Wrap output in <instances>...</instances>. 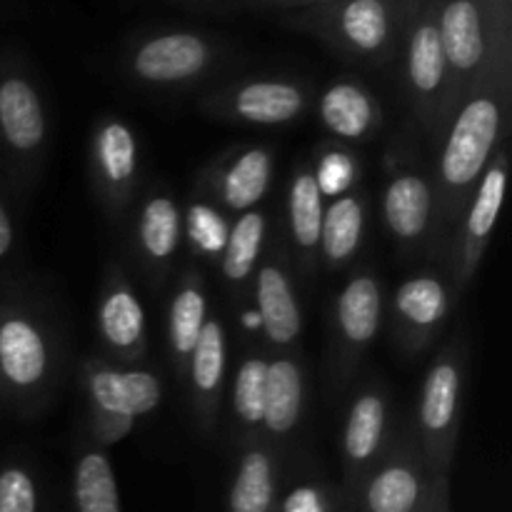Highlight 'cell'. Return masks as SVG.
<instances>
[{
	"mask_svg": "<svg viewBox=\"0 0 512 512\" xmlns=\"http://www.w3.org/2000/svg\"><path fill=\"white\" fill-rule=\"evenodd\" d=\"M385 323L383 278L370 263L353 265L328 315V353H325V385L333 398H343L358 380L368 350L378 340Z\"/></svg>",
	"mask_w": 512,
	"mask_h": 512,
	"instance_id": "4",
	"label": "cell"
},
{
	"mask_svg": "<svg viewBox=\"0 0 512 512\" xmlns=\"http://www.w3.org/2000/svg\"><path fill=\"white\" fill-rule=\"evenodd\" d=\"M310 163H313L315 180H318V188L325 200L335 198V195L345 193L353 185L363 183V168H360L358 155L353 153L350 145L330 140L313 155Z\"/></svg>",
	"mask_w": 512,
	"mask_h": 512,
	"instance_id": "32",
	"label": "cell"
},
{
	"mask_svg": "<svg viewBox=\"0 0 512 512\" xmlns=\"http://www.w3.org/2000/svg\"><path fill=\"white\" fill-rule=\"evenodd\" d=\"M283 450L265 440L240 445L228 488V512H275L283 480Z\"/></svg>",
	"mask_w": 512,
	"mask_h": 512,
	"instance_id": "30",
	"label": "cell"
},
{
	"mask_svg": "<svg viewBox=\"0 0 512 512\" xmlns=\"http://www.w3.org/2000/svg\"><path fill=\"white\" fill-rule=\"evenodd\" d=\"M458 308L443 268H425L408 275L388 303L390 333L408 358H420L443 338L453 310Z\"/></svg>",
	"mask_w": 512,
	"mask_h": 512,
	"instance_id": "19",
	"label": "cell"
},
{
	"mask_svg": "<svg viewBox=\"0 0 512 512\" xmlns=\"http://www.w3.org/2000/svg\"><path fill=\"white\" fill-rule=\"evenodd\" d=\"M325 198L315 180L313 163L300 160L285 188V218H283V240L290 255L295 275L300 283L313 280L318 275V248L320 228H323Z\"/></svg>",
	"mask_w": 512,
	"mask_h": 512,
	"instance_id": "25",
	"label": "cell"
},
{
	"mask_svg": "<svg viewBox=\"0 0 512 512\" xmlns=\"http://www.w3.org/2000/svg\"><path fill=\"white\" fill-rule=\"evenodd\" d=\"M95 335L103 350L100 358L110 363H148L150 328L148 310L133 278L120 263H108L95 298Z\"/></svg>",
	"mask_w": 512,
	"mask_h": 512,
	"instance_id": "21",
	"label": "cell"
},
{
	"mask_svg": "<svg viewBox=\"0 0 512 512\" xmlns=\"http://www.w3.org/2000/svg\"><path fill=\"white\" fill-rule=\"evenodd\" d=\"M310 405V368L303 350H268L263 440L288 453L300 438Z\"/></svg>",
	"mask_w": 512,
	"mask_h": 512,
	"instance_id": "23",
	"label": "cell"
},
{
	"mask_svg": "<svg viewBox=\"0 0 512 512\" xmlns=\"http://www.w3.org/2000/svg\"><path fill=\"white\" fill-rule=\"evenodd\" d=\"M70 488L75 512H123L113 460L108 450L88 438L80 440L75 450Z\"/></svg>",
	"mask_w": 512,
	"mask_h": 512,
	"instance_id": "31",
	"label": "cell"
},
{
	"mask_svg": "<svg viewBox=\"0 0 512 512\" xmlns=\"http://www.w3.org/2000/svg\"><path fill=\"white\" fill-rule=\"evenodd\" d=\"M278 150L268 143H245L225 148L195 175V193L228 218L265 205L275 183Z\"/></svg>",
	"mask_w": 512,
	"mask_h": 512,
	"instance_id": "18",
	"label": "cell"
},
{
	"mask_svg": "<svg viewBox=\"0 0 512 512\" xmlns=\"http://www.w3.org/2000/svg\"><path fill=\"white\" fill-rule=\"evenodd\" d=\"M213 300H210L208 278L205 270L195 260L178 265L170 285L168 300H165V360L173 373L175 383H183L185 368L193 355L195 343L213 313Z\"/></svg>",
	"mask_w": 512,
	"mask_h": 512,
	"instance_id": "24",
	"label": "cell"
},
{
	"mask_svg": "<svg viewBox=\"0 0 512 512\" xmlns=\"http://www.w3.org/2000/svg\"><path fill=\"white\" fill-rule=\"evenodd\" d=\"M85 168L98 208L110 225L123 228L145 185L140 138L123 115L105 113L93 120L85 143Z\"/></svg>",
	"mask_w": 512,
	"mask_h": 512,
	"instance_id": "9",
	"label": "cell"
},
{
	"mask_svg": "<svg viewBox=\"0 0 512 512\" xmlns=\"http://www.w3.org/2000/svg\"><path fill=\"white\" fill-rule=\"evenodd\" d=\"M313 110L330 140L350 148L375 140L385 125V110L378 95L353 78L333 80L328 88L315 93Z\"/></svg>",
	"mask_w": 512,
	"mask_h": 512,
	"instance_id": "26",
	"label": "cell"
},
{
	"mask_svg": "<svg viewBox=\"0 0 512 512\" xmlns=\"http://www.w3.org/2000/svg\"><path fill=\"white\" fill-rule=\"evenodd\" d=\"M313 3H318V5H335V3H340V0H313Z\"/></svg>",
	"mask_w": 512,
	"mask_h": 512,
	"instance_id": "37",
	"label": "cell"
},
{
	"mask_svg": "<svg viewBox=\"0 0 512 512\" xmlns=\"http://www.w3.org/2000/svg\"><path fill=\"white\" fill-rule=\"evenodd\" d=\"M433 478L415 438L413 423L410 418H400L393 443L360 480L353 498H358L363 512H420Z\"/></svg>",
	"mask_w": 512,
	"mask_h": 512,
	"instance_id": "20",
	"label": "cell"
},
{
	"mask_svg": "<svg viewBox=\"0 0 512 512\" xmlns=\"http://www.w3.org/2000/svg\"><path fill=\"white\" fill-rule=\"evenodd\" d=\"M0 512H40L38 478L20 460L0 465Z\"/></svg>",
	"mask_w": 512,
	"mask_h": 512,
	"instance_id": "33",
	"label": "cell"
},
{
	"mask_svg": "<svg viewBox=\"0 0 512 512\" xmlns=\"http://www.w3.org/2000/svg\"><path fill=\"white\" fill-rule=\"evenodd\" d=\"M230 368H233V338H230L228 320L213 310L180 383L188 393L190 418L203 438H215L223 423Z\"/></svg>",
	"mask_w": 512,
	"mask_h": 512,
	"instance_id": "22",
	"label": "cell"
},
{
	"mask_svg": "<svg viewBox=\"0 0 512 512\" xmlns=\"http://www.w3.org/2000/svg\"><path fill=\"white\" fill-rule=\"evenodd\" d=\"M512 68L473 85L455 105L433 150L435 228L430 260L443 265L460 213L495 150L510 138Z\"/></svg>",
	"mask_w": 512,
	"mask_h": 512,
	"instance_id": "1",
	"label": "cell"
},
{
	"mask_svg": "<svg viewBox=\"0 0 512 512\" xmlns=\"http://www.w3.org/2000/svg\"><path fill=\"white\" fill-rule=\"evenodd\" d=\"M50 135L53 123L38 80L18 65H0V165L23 195L43 178Z\"/></svg>",
	"mask_w": 512,
	"mask_h": 512,
	"instance_id": "6",
	"label": "cell"
},
{
	"mask_svg": "<svg viewBox=\"0 0 512 512\" xmlns=\"http://www.w3.org/2000/svg\"><path fill=\"white\" fill-rule=\"evenodd\" d=\"M313 83L290 75L235 78L205 90L200 110L210 120L245 128H283L303 120L313 110Z\"/></svg>",
	"mask_w": 512,
	"mask_h": 512,
	"instance_id": "11",
	"label": "cell"
},
{
	"mask_svg": "<svg viewBox=\"0 0 512 512\" xmlns=\"http://www.w3.org/2000/svg\"><path fill=\"white\" fill-rule=\"evenodd\" d=\"M133 265L150 290H163L185 245V208L165 183H145L123 228Z\"/></svg>",
	"mask_w": 512,
	"mask_h": 512,
	"instance_id": "10",
	"label": "cell"
},
{
	"mask_svg": "<svg viewBox=\"0 0 512 512\" xmlns=\"http://www.w3.org/2000/svg\"><path fill=\"white\" fill-rule=\"evenodd\" d=\"M398 423L393 390L385 380L365 378L355 385L353 395L345 403L338 443L348 493H353L368 470L383 458L398 433Z\"/></svg>",
	"mask_w": 512,
	"mask_h": 512,
	"instance_id": "15",
	"label": "cell"
},
{
	"mask_svg": "<svg viewBox=\"0 0 512 512\" xmlns=\"http://www.w3.org/2000/svg\"><path fill=\"white\" fill-rule=\"evenodd\" d=\"M380 220L405 260L430 258L435 228V185L433 173L415 158L385 163Z\"/></svg>",
	"mask_w": 512,
	"mask_h": 512,
	"instance_id": "16",
	"label": "cell"
},
{
	"mask_svg": "<svg viewBox=\"0 0 512 512\" xmlns=\"http://www.w3.org/2000/svg\"><path fill=\"white\" fill-rule=\"evenodd\" d=\"M263 3H273V5H290V3H298V0H263Z\"/></svg>",
	"mask_w": 512,
	"mask_h": 512,
	"instance_id": "36",
	"label": "cell"
},
{
	"mask_svg": "<svg viewBox=\"0 0 512 512\" xmlns=\"http://www.w3.org/2000/svg\"><path fill=\"white\" fill-rule=\"evenodd\" d=\"M0 400H3V383H0Z\"/></svg>",
	"mask_w": 512,
	"mask_h": 512,
	"instance_id": "38",
	"label": "cell"
},
{
	"mask_svg": "<svg viewBox=\"0 0 512 512\" xmlns=\"http://www.w3.org/2000/svg\"><path fill=\"white\" fill-rule=\"evenodd\" d=\"M250 303L263 330V345L270 353L303 350V300L300 280L280 235H273L250 283Z\"/></svg>",
	"mask_w": 512,
	"mask_h": 512,
	"instance_id": "17",
	"label": "cell"
},
{
	"mask_svg": "<svg viewBox=\"0 0 512 512\" xmlns=\"http://www.w3.org/2000/svg\"><path fill=\"white\" fill-rule=\"evenodd\" d=\"M398 0H340L305 18V28L345 60L380 68L393 60L405 28Z\"/></svg>",
	"mask_w": 512,
	"mask_h": 512,
	"instance_id": "12",
	"label": "cell"
},
{
	"mask_svg": "<svg viewBox=\"0 0 512 512\" xmlns=\"http://www.w3.org/2000/svg\"><path fill=\"white\" fill-rule=\"evenodd\" d=\"M403 35V95L415 128L435 145L455 110L453 75L435 25L433 3L408 15Z\"/></svg>",
	"mask_w": 512,
	"mask_h": 512,
	"instance_id": "8",
	"label": "cell"
},
{
	"mask_svg": "<svg viewBox=\"0 0 512 512\" xmlns=\"http://www.w3.org/2000/svg\"><path fill=\"white\" fill-rule=\"evenodd\" d=\"M435 25L453 75L455 105L473 85L510 65V40L485 0H435Z\"/></svg>",
	"mask_w": 512,
	"mask_h": 512,
	"instance_id": "7",
	"label": "cell"
},
{
	"mask_svg": "<svg viewBox=\"0 0 512 512\" xmlns=\"http://www.w3.org/2000/svg\"><path fill=\"white\" fill-rule=\"evenodd\" d=\"M510 180V148L508 140L495 150L493 160L485 168L483 178L475 185L473 195L465 203L463 213H460L455 233L450 238L448 255H445L443 265L453 288L455 303L465 298L468 288L473 285L475 275H478L480 265H483L485 253L490 248L495 228H498L500 210H503L505 193H508Z\"/></svg>",
	"mask_w": 512,
	"mask_h": 512,
	"instance_id": "14",
	"label": "cell"
},
{
	"mask_svg": "<svg viewBox=\"0 0 512 512\" xmlns=\"http://www.w3.org/2000/svg\"><path fill=\"white\" fill-rule=\"evenodd\" d=\"M265 380H268V350L260 343H245L233 358L223 415L228 438L235 450L240 445L263 440Z\"/></svg>",
	"mask_w": 512,
	"mask_h": 512,
	"instance_id": "27",
	"label": "cell"
},
{
	"mask_svg": "<svg viewBox=\"0 0 512 512\" xmlns=\"http://www.w3.org/2000/svg\"><path fill=\"white\" fill-rule=\"evenodd\" d=\"M468 360L470 348L463 333L445 340L425 368L415 413L410 415L425 465L433 475H448L453 468L463 428Z\"/></svg>",
	"mask_w": 512,
	"mask_h": 512,
	"instance_id": "5",
	"label": "cell"
},
{
	"mask_svg": "<svg viewBox=\"0 0 512 512\" xmlns=\"http://www.w3.org/2000/svg\"><path fill=\"white\" fill-rule=\"evenodd\" d=\"M80 390L85 405L83 438L110 450L163 405L165 378L150 363L123 365L95 355L80 363Z\"/></svg>",
	"mask_w": 512,
	"mask_h": 512,
	"instance_id": "3",
	"label": "cell"
},
{
	"mask_svg": "<svg viewBox=\"0 0 512 512\" xmlns=\"http://www.w3.org/2000/svg\"><path fill=\"white\" fill-rule=\"evenodd\" d=\"M15 245H18V230H15V220L8 208V200L0 193V263L10 260V255L15 253Z\"/></svg>",
	"mask_w": 512,
	"mask_h": 512,
	"instance_id": "35",
	"label": "cell"
},
{
	"mask_svg": "<svg viewBox=\"0 0 512 512\" xmlns=\"http://www.w3.org/2000/svg\"><path fill=\"white\" fill-rule=\"evenodd\" d=\"M223 65V50L195 30H165L135 40L123 58V73L145 90L175 93L198 88Z\"/></svg>",
	"mask_w": 512,
	"mask_h": 512,
	"instance_id": "13",
	"label": "cell"
},
{
	"mask_svg": "<svg viewBox=\"0 0 512 512\" xmlns=\"http://www.w3.org/2000/svg\"><path fill=\"white\" fill-rule=\"evenodd\" d=\"M63 375V340L55 320L30 300H0V383L3 398L30 418L38 415Z\"/></svg>",
	"mask_w": 512,
	"mask_h": 512,
	"instance_id": "2",
	"label": "cell"
},
{
	"mask_svg": "<svg viewBox=\"0 0 512 512\" xmlns=\"http://www.w3.org/2000/svg\"><path fill=\"white\" fill-rule=\"evenodd\" d=\"M370 208H373V200L363 183L325 200L318 273L333 275L353 268L355 260L363 253L365 238H368Z\"/></svg>",
	"mask_w": 512,
	"mask_h": 512,
	"instance_id": "28",
	"label": "cell"
},
{
	"mask_svg": "<svg viewBox=\"0 0 512 512\" xmlns=\"http://www.w3.org/2000/svg\"><path fill=\"white\" fill-rule=\"evenodd\" d=\"M278 512H333V495L320 480H298L278 498Z\"/></svg>",
	"mask_w": 512,
	"mask_h": 512,
	"instance_id": "34",
	"label": "cell"
},
{
	"mask_svg": "<svg viewBox=\"0 0 512 512\" xmlns=\"http://www.w3.org/2000/svg\"><path fill=\"white\" fill-rule=\"evenodd\" d=\"M270 230H273V220H270L268 205H258V208L230 220L215 268H218L220 283L233 303L248 295L260 258L270 243Z\"/></svg>",
	"mask_w": 512,
	"mask_h": 512,
	"instance_id": "29",
	"label": "cell"
}]
</instances>
